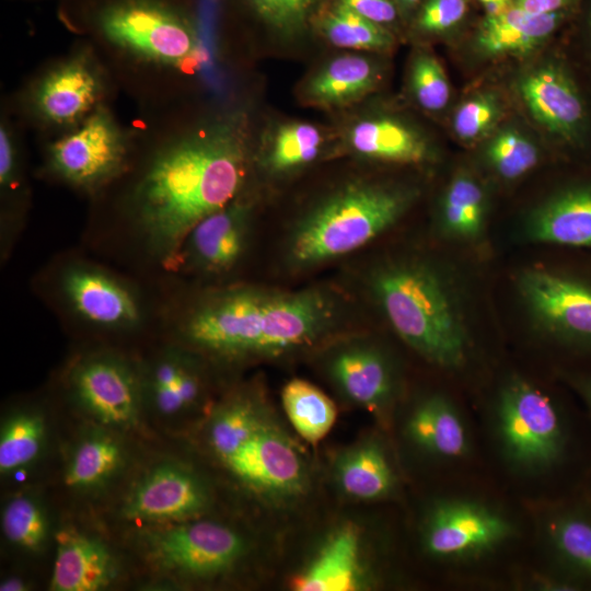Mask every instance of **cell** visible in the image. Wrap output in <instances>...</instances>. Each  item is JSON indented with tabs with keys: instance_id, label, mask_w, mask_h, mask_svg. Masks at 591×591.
Instances as JSON below:
<instances>
[{
	"instance_id": "cell-1",
	"label": "cell",
	"mask_w": 591,
	"mask_h": 591,
	"mask_svg": "<svg viewBox=\"0 0 591 591\" xmlns=\"http://www.w3.org/2000/svg\"><path fill=\"white\" fill-rule=\"evenodd\" d=\"M246 118L239 107L189 115L183 102L141 113L129 170L95 200H111L144 252L172 270L187 233L245 192Z\"/></svg>"
},
{
	"instance_id": "cell-2",
	"label": "cell",
	"mask_w": 591,
	"mask_h": 591,
	"mask_svg": "<svg viewBox=\"0 0 591 591\" xmlns=\"http://www.w3.org/2000/svg\"><path fill=\"white\" fill-rule=\"evenodd\" d=\"M58 16L94 47L140 113L181 103L207 59L190 0H67Z\"/></svg>"
},
{
	"instance_id": "cell-3",
	"label": "cell",
	"mask_w": 591,
	"mask_h": 591,
	"mask_svg": "<svg viewBox=\"0 0 591 591\" xmlns=\"http://www.w3.org/2000/svg\"><path fill=\"white\" fill-rule=\"evenodd\" d=\"M343 314L327 288L230 285L194 297L176 318L175 334L201 357L243 361L312 347L334 334Z\"/></svg>"
},
{
	"instance_id": "cell-4",
	"label": "cell",
	"mask_w": 591,
	"mask_h": 591,
	"mask_svg": "<svg viewBox=\"0 0 591 591\" xmlns=\"http://www.w3.org/2000/svg\"><path fill=\"white\" fill-rule=\"evenodd\" d=\"M371 294L394 332L429 362L463 364L468 338L444 276L418 258L389 260L369 277Z\"/></svg>"
},
{
	"instance_id": "cell-5",
	"label": "cell",
	"mask_w": 591,
	"mask_h": 591,
	"mask_svg": "<svg viewBox=\"0 0 591 591\" xmlns=\"http://www.w3.org/2000/svg\"><path fill=\"white\" fill-rule=\"evenodd\" d=\"M412 189L357 181L331 193L291 225L283 248L289 269L305 271L367 245L409 208Z\"/></svg>"
},
{
	"instance_id": "cell-6",
	"label": "cell",
	"mask_w": 591,
	"mask_h": 591,
	"mask_svg": "<svg viewBox=\"0 0 591 591\" xmlns=\"http://www.w3.org/2000/svg\"><path fill=\"white\" fill-rule=\"evenodd\" d=\"M119 88L94 47L77 38L65 53L37 67L2 101L26 131L56 138L112 104Z\"/></svg>"
},
{
	"instance_id": "cell-7",
	"label": "cell",
	"mask_w": 591,
	"mask_h": 591,
	"mask_svg": "<svg viewBox=\"0 0 591 591\" xmlns=\"http://www.w3.org/2000/svg\"><path fill=\"white\" fill-rule=\"evenodd\" d=\"M136 127L124 124L106 104L76 128L42 141L38 174L96 199L129 170Z\"/></svg>"
},
{
	"instance_id": "cell-8",
	"label": "cell",
	"mask_w": 591,
	"mask_h": 591,
	"mask_svg": "<svg viewBox=\"0 0 591 591\" xmlns=\"http://www.w3.org/2000/svg\"><path fill=\"white\" fill-rule=\"evenodd\" d=\"M73 405L94 425L136 430L144 412L140 363L111 350L78 356L66 373Z\"/></svg>"
},
{
	"instance_id": "cell-9",
	"label": "cell",
	"mask_w": 591,
	"mask_h": 591,
	"mask_svg": "<svg viewBox=\"0 0 591 591\" xmlns=\"http://www.w3.org/2000/svg\"><path fill=\"white\" fill-rule=\"evenodd\" d=\"M142 534L148 560L161 572L183 578L223 573L242 558L246 547L232 528L198 518L153 526Z\"/></svg>"
},
{
	"instance_id": "cell-10",
	"label": "cell",
	"mask_w": 591,
	"mask_h": 591,
	"mask_svg": "<svg viewBox=\"0 0 591 591\" xmlns=\"http://www.w3.org/2000/svg\"><path fill=\"white\" fill-rule=\"evenodd\" d=\"M57 293L80 322L107 333L139 329L147 310L139 291L127 280L99 265L71 260L61 266Z\"/></svg>"
},
{
	"instance_id": "cell-11",
	"label": "cell",
	"mask_w": 591,
	"mask_h": 591,
	"mask_svg": "<svg viewBox=\"0 0 591 591\" xmlns=\"http://www.w3.org/2000/svg\"><path fill=\"white\" fill-rule=\"evenodd\" d=\"M499 436L509 460L524 468H545L561 456L565 434L552 401L528 382L510 381L498 402Z\"/></svg>"
},
{
	"instance_id": "cell-12",
	"label": "cell",
	"mask_w": 591,
	"mask_h": 591,
	"mask_svg": "<svg viewBox=\"0 0 591 591\" xmlns=\"http://www.w3.org/2000/svg\"><path fill=\"white\" fill-rule=\"evenodd\" d=\"M210 502L204 480L187 465L163 461L129 487L120 503L124 520L161 526L199 518Z\"/></svg>"
},
{
	"instance_id": "cell-13",
	"label": "cell",
	"mask_w": 591,
	"mask_h": 591,
	"mask_svg": "<svg viewBox=\"0 0 591 591\" xmlns=\"http://www.w3.org/2000/svg\"><path fill=\"white\" fill-rule=\"evenodd\" d=\"M252 225L253 204L244 192L187 233L172 270L184 269L205 278L233 271L247 252Z\"/></svg>"
},
{
	"instance_id": "cell-14",
	"label": "cell",
	"mask_w": 591,
	"mask_h": 591,
	"mask_svg": "<svg viewBox=\"0 0 591 591\" xmlns=\"http://www.w3.org/2000/svg\"><path fill=\"white\" fill-rule=\"evenodd\" d=\"M520 296L535 321L560 338L591 345V286L543 268L524 270Z\"/></svg>"
},
{
	"instance_id": "cell-15",
	"label": "cell",
	"mask_w": 591,
	"mask_h": 591,
	"mask_svg": "<svg viewBox=\"0 0 591 591\" xmlns=\"http://www.w3.org/2000/svg\"><path fill=\"white\" fill-rule=\"evenodd\" d=\"M200 357L176 343L140 363L144 410L174 420L197 408L206 392Z\"/></svg>"
},
{
	"instance_id": "cell-16",
	"label": "cell",
	"mask_w": 591,
	"mask_h": 591,
	"mask_svg": "<svg viewBox=\"0 0 591 591\" xmlns=\"http://www.w3.org/2000/svg\"><path fill=\"white\" fill-rule=\"evenodd\" d=\"M511 533V524L483 505L444 501L429 513L424 544L433 556L462 557L490 551Z\"/></svg>"
},
{
	"instance_id": "cell-17",
	"label": "cell",
	"mask_w": 591,
	"mask_h": 591,
	"mask_svg": "<svg viewBox=\"0 0 591 591\" xmlns=\"http://www.w3.org/2000/svg\"><path fill=\"white\" fill-rule=\"evenodd\" d=\"M222 462L241 482L263 494L296 495L306 483L297 449L269 424Z\"/></svg>"
},
{
	"instance_id": "cell-18",
	"label": "cell",
	"mask_w": 591,
	"mask_h": 591,
	"mask_svg": "<svg viewBox=\"0 0 591 591\" xmlns=\"http://www.w3.org/2000/svg\"><path fill=\"white\" fill-rule=\"evenodd\" d=\"M56 557L49 582L53 591H99L118 577V563L97 536L73 525L55 534Z\"/></svg>"
},
{
	"instance_id": "cell-19",
	"label": "cell",
	"mask_w": 591,
	"mask_h": 591,
	"mask_svg": "<svg viewBox=\"0 0 591 591\" xmlns=\"http://www.w3.org/2000/svg\"><path fill=\"white\" fill-rule=\"evenodd\" d=\"M121 432L99 425L72 445L63 471L65 485L76 495H100L124 472L128 453Z\"/></svg>"
},
{
	"instance_id": "cell-20",
	"label": "cell",
	"mask_w": 591,
	"mask_h": 591,
	"mask_svg": "<svg viewBox=\"0 0 591 591\" xmlns=\"http://www.w3.org/2000/svg\"><path fill=\"white\" fill-rule=\"evenodd\" d=\"M327 369L346 397L369 409L381 407L393 393L391 364L372 344L352 340L340 345L332 352Z\"/></svg>"
},
{
	"instance_id": "cell-21",
	"label": "cell",
	"mask_w": 591,
	"mask_h": 591,
	"mask_svg": "<svg viewBox=\"0 0 591 591\" xmlns=\"http://www.w3.org/2000/svg\"><path fill=\"white\" fill-rule=\"evenodd\" d=\"M25 129L8 105L0 107V217L2 245L9 246L31 205Z\"/></svg>"
},
{
	"instance_id": "cell-22",
	"label": "cell",
	"mask_w": 591,
	"mask_h": 591,
	"mask_svg": "<svg viewBox=\"0 0 591 591\" xmlns=\"http://www.w3.org/2000/svg\"><path fill=\"white\" fill-rule=\"evenodd\" d=\"M519 90L532 117L548 131L567 138L577 132L583 106L561 69L551 65L537 68L521 80Z\"/></svg>"
},
{
	"instance_id": "cell-23",
	"label": "cell",
	"mask_w": 591,
	"mask_h": 591,
	"mask_svg": "<svg viewBox=\"0 0 591 591\" xmlns=\"http://www.w3.org/2000/svg\"><path fill=\"white\" fill-rule=\"evenodd\" d=\"M360 584V536L351 524L336 530L291 581L296 591H352Z\"/></svg>"
},
{
	"instance_id": "cell-24",
	"label": "cell",
	"mask_w": 591,
	"mask_h": 591,
	"mask_svg": "<svg viewBox=\"0 0 591 591\" xmlns=\"http://www.w3.org/2000/svg\"><path fill=\"white\" fill-rule=\"evenodd\" d=\"M564 19V10L546 14H533L510 5L488 14L476 36L477 48L485 55H525L557 28Z\"/></svg>"
},
{
	"instance_id": "cell-25",
	"label": "cell",
	"mask_w": 591,
	"mask_h": 591,
	"mask_svg": "<svg viewBox=\"0 0 591 591\" xmlns=\"http://www.w3.org/2000/svg\"><path fill=\"white\" fill-rule=\"evenodd\" d=\"M526 235L535 242L591 247V188L561 193L530 217Z\"/></svg>"
},
{
	"instance_id": "cell-26",
	"label": "cell",
	"mask_w": 591,
	"mask_h": 591,
	"mask_svg": "<svg viewBox=\"0 0 591 591\" xmlns=\"http://www.w3.org/2000/svg\"><path fill=\"white\" fill-rule=\"evenodd\" d=\"M351 149L366 158L397 163H420L428 155L425 140L405 124L385 117L355 124L349 134Z\"/></svg>"
},
{
	"instance_id": "cell-27",
	"label": "cell",
	"mask_w": 591,
	"mask_h": 591,
	"mask_svg": "<svg viewBox=\"0 0 591 591\" xmlns=\"http://www.w3.org/2000/svg\"><path fill=\"white\" fill-rule=\"evenodd\" d=\"M378 79V70L369 59L345 55L329 61L308 81L304 96L317 106H341L371 92Z\"/></svg>"
},
{
	"instance_id": "cell-28",
	"label": "cell",
	"mask_w": 591,
	"mask_h": 591,
	"mask_svg": "<svg viewBox=\"0 0 591 591\" xmlns=\"http://www.w3.org/2000/svg\"><path fill=\"white\" fill-rule=\"evenodd\" d=\"M406 430L417 447L439 456L457 457L467 450L465 427L452 404L441 396L422 399L410 414Z\"/></svg>"
},
{
	"instance_id": "cell-29",
	"label": "cell",
	"mask_w": 591,
	"mask_h": 591,
	"mask_svg": "<svg viewBox=\"0 0 591 591\" xmlns=\"http://www.w3.org/2000/svg\"><path fill=\"white\" fill-rule=\"evenodd\" d=\"M47 438L48 424L39 407L22 406L5 415L0 429L1 476L31 468L43 454Z\"/></svg>"
},
{
	"instance_id": "cell-30",
	"label": "cell",
	"mask_w": 591,
	"mask_h": 591,
	"mask_svg": "<svg viewBox=\"0 0 591 591\" xmlns=\"http://www.w3.org/2000/svg\"><path fill=\"white\" fill-rule=\"evenodd\" d=\"M337 482L350 497L373 500L390 493L394 478L382 448L364 442L347 451L336 466Z\"/></svg>"
},
{
	"instance_id": "cell-31",
	"label": "cell",
	"mask_w": 591,
	"mask_h": 591,
	"mask_svg": "<svg viewBox=\"0 0 591 591\" xmlns=\"http://www.w3.org/2000/svg\"><path fill=\"white\" fill-rule=\"evenodd\" d=\"M285 413L301 438L311 444L323 440L336 421L334 402L317 386L292 379L281 391Z\"/></svg>"
},
{
	"instance_id": "cell-32",
	"label": "cell",
	"mask_w": 591,
	"mask_h": 591,
	"mask_svg": "<svg viewBox=\"0 0 591 591\" xmlns=\"http://www.w3.org/2000/svg\"><path fill=\"white\" fill-rule=\"evenodd\" d=\"M1 531L5 542L15 551L27 555L40 554L51 534L44 502L35 494L13 495L2 507Z\"/></svg>"
},
{
	"instance_id": "cell-33",
	"label": "cell",
	"mask_w": 591,
	"mask_h": 591,
	"mask_svg": "<svg viewBox=\"0 0 591 591\" xmlns=\"http://www.w3.org/2000/svg\"><path fill=\"white\" fill-rule=\"evenodd\" d=\"M258 404L247 394H236L225 401L212 415L208 442L223 461L268 422Z\"/></svg>"
},
{
	"instance_id": "cell-34",
	"label": "cell",
	"mask_w": 591,
	"mask_h": 591,
	"mask_svg": "<svg viewBox=\"0 0 591 591\" xmlns=\"http://www.w3.org/2000/svg\"><path fill=\"white\" fill-rule=\"evenodd\" d=\"M485 196L479 184L461 174L449 184L441 205V228L456 239L477 237L484 227Z\"/></svg>"
},
{
	"instance_id": "cell-35",
	"label": "cell",
	"mask_w": 591,
	"mask_h": 591,
	"mask_svg": "<svg viewBox=\"0 0 591 591\" xmlns=\"http://www.w3.org/2000/svg\"><path fill=\"white\" fill-rule=\"evenodd\" d=\"M323 144L321 131L306 123H288L274 135L262 165L273 175H285L312 163Z\"/></svg>"
},
{
	"instance_id": "cell-36",
	"label": "cell",
	"mask_w": 591,
	"mask_h": 591,
	"mask_svg": "<svg viewBox=\"0 0 591 591\" xmlns=\"http://www.w3.org/2000/svg\"><path fill=\"white\" fill-rule=\"evenodd\" d=\"M321 31L334 46L351 49L381 50L392 45L390 32L341 2H337L321 20Z\"/></svg>"
},
{
	"instance_id": "cell-37",
	"label": "cell",
	"mask_w": 591,
	"mask_h": 591,
	"mask_svg": "<svg viewBox=\"0 0 591 591\" xmlns=\"http://www.w3.org/2000/svg\"><path fill=\"white\" fill-rule=\"evenodd\" d=\"M488 161L503 178L513 179L529 172L537 163L535 146L515 130L499 132L486 151Z\"/></svg>"
},
{
	"instance_id": "cell-38",
	"label": "cell",
	"mask_w": 591,
	"mask_h": 591,
	"mask_svg": "<svg viewBox=\"0 0 591 591\" xmlns=\"http://www.w3.org/2000/svg\"><path fill=\"white\" fill-rule=\"evenodd\" d=\"M552 537L560 556L591 577V521L577 514L564 515L553 524Z\"/></svg>"
},
{
	"instance_id": "cell-39",
	"label": "cell",
	"mask_w": 591,
	"mask_h": 591,
	"mask_svg": "<svg viewBox=\"0 0 591 591\" xmlns=\"http://www.w3.org/2000/svg\"><path fill=\"white\" fill-rule=\"evenodd\" d=\"M410 86L416 101L427 111L442 109L450 99V86L440 62L428 54L417 56L410 71Z\"/></svg>"
},
{
	"instance_id": "cell-40",
	"label": "cell",
	"mask_w": 591,
	"mask_h": 591,
	"mask_svg": "<svg viewBox=\"0 0 591 591\" xmlns=\"http://www.w3.org/2000/svg\"><path fill=\"white\" fill-rule=\"evenodd\" d=\"M241 1L266 25L282 34H292L305 25L317 0Z\"/></svg>"
},
{
	"instance_id": "cell-41",
	"label": "cell",
	"mask_w": 591,
	"mask_h": 591,
	"mask_svg": "<svg viewBox=\"0 0 591 591\" xmlns=\"http://www.w3.org/2000/svg\"><path fill=\"white\" fill-rule=\"evenodd\" d=\"M501 108L489 93L476 95L460 105L453 117L456 136L471 141L487 135L498 123Z\"/></svg>"
},
{
	"instance_id": "cell-42",
	"label": "cell",
	"mask_w": 591,
	"mask_h": 591,
	"mask_svg": "<svg viewBox=\"0 0 591 591\" xmlns=\"http://www.w3.org/2000/svg\"><path fill=\"white\" fill-rule=\"evenodd\" d=\"M466 11V0H426L417 19V26L425 33H443L456 26Z\"/></svg>"
},
{
	"instance_id": "cell-43",
	"label": "cell",
	"mask_w": 591,
	"mask_h": 591,
	"mask_svg": "<svg viewBox=\"0 0 591 591\" xmlns=\"http://www.w3.org/2000/svg\"><path fill=\"white\" fill-rule=\"evenodd\" d=\"M366 19L380 25L395 21L397 10L392 0H338Z\"/></svg>"
},
{
	"instance_id": "cell-44",
	"label": "cell",
	"mask_w": 591,
	"mask_h": 591,
	"mask_svg": "<svg viewBox=\"0 0 591 591\" xmlns=\"http://www.w3.org/2000/svg\"><path fill=\"white\" fill-rule=\"evenodd\" d=\"M515 5L533 14H546L565 10L572 0H514Z\"/></svg>"
},
{
	"instance_id": "cell-45",
	"label": "cell",
	"mask_w": 591,
	"mask_h": 591,
	"mask_svg": "<svg viewBox=\"0 0 591 591\" xmlns=\"http://www.w3.org/2000/svg\"><path fill=\"white\" fill-rule=\"evenodd\" d=\"M30 589L31 584L19 576L7 577L0 583L1 591H26Z\"/></svg>"
},
{
	"instance_id": "cell-46",
	"label": "cell",
	"mask_w": 591,
	"mask_h": 591,
	"mask_svg": "<svg viewBox=\"0 0 591 591\" xmlns=\"http://www.w3.org/2000/svg\"><path fill=\"white\" fill-rule=\"evenodd\" d=\"M482 2L488 10V14L500 12L508 7L511 5V3L514 2V0H478Z\"/></svg>"
},
{
	"instance_id": "cell-47",
	"label": "cell",
	"mask_w": 591,
	"mask_h": 591,
	"mask_svg": "<svg viewBox=\"0 0 591 591\" xmlns=\"http://www.w3.org/2000/svg\"><path fill=\"white\" fill-rule=\"evenodd\" d=\"M404 8L414 7L419 0H397Z\"/></svg>"
},
{
	"instance_id": "cell-48",
	"label": "cell",
	"mask_w": 591,
	"mask_h": 591,
	"mask_svg": "<svg viewBox=\"0 0 591 591\" xmlns=\"http://www.w3.org/2000/svg\"><path fill=\"white\" fill-rule=\"evenodd\" d=\"M587 22H588V26H589V30H590V33H591V3H590L588 14H587Z\"/></svg>"
},
{
	"instance_id": "cell-49",
	"label": "cell",
	"mask_w": 591,
	"mask_h": 591,
	"mask_svg": "<svg viewBox=\"0 0 591 591\" xmlns=\"http://www.w3.org/2000/svg\"><path fill=\"white\" fill-rule=\"evenodd\" d=\"M19 1H31V2H35V1H56L57 4H58V3L67 1V0H19Z\"/></svg>"
},
{
	"instance_id": "cell-50",
	"label": "cell",
	"mask_w": 591,
	"mask_h": 591,
	"mask_svg": "<svg viewBox=\"0 0 591 591\" xmlns=\"http://www.w3.org/2000/svg\"><path fill=\"white\" fill-rule=\"evenodd\" d=\"M589 398H590V403H591V384H590V387H589Z\"/></svg>"
}]
</instances>
